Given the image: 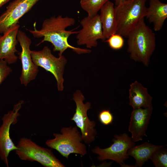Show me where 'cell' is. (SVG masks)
I'll use <instances>...</instances> for the list:
<instances>
[{
    "mask_svg": "<svg viewBox=\"0 0 167 167\" xmlns=\"http://www.w3.org/2000/svg\"><path fill=\"white\" fill-rule=\"evenodd\" d=\"M153 110V108H140L133 109L130 117L128 130L131 137L134 142L142 140L143 136H147L146 131Z\"/></svg>",
    "mask_w": 167,
    "mask_h": 167,
    "instance_id": "obj_13",
    "label": "cell"
},
{
    "mask_svg": "<svg viewBox=\"0 0 167 167\" xmlns=\"http://www.w3.org/2000/svg\"><path fill=\"white\" fill-rule=\"evenodd\" d=\"M113 141L108 148H101L96 146L91 151L98 155L97 159L99 161L110 160L115 161L121 167H130L125 164L124 161L129 158L127 151L135 145V142L126 133L114 135Z\"/></svg>",
    "mask_w": 167,
    "mask_h": 167,
    "instance_id": "obj_7",
    "label": "cell"
},
{
    "mask_svg": "<svg viewBox=\"0 0 167 167\" xmlns=\"http://www.w3.org/2000/svg\"><path fill=\"white\" fill-rule=\"evenodd\" d=\"M125 0H114L116 6L122 3L125 1Z\"/></svg>",
    "mask_w": 167,
    "mask_h": 167,
    "instance_id": "obj_24",
    "label": "cell"
},
{
    "mask_svg": "<svg viewBox=\"0 0 167 167\" xmlns=\"http://www.w3.org/2000/svg\"><path fill=\"white\" fill-rule=\"evenodd\" d=\"M98 118L100 122L103 124L108 125L112 124L113 120V116L109 109H105L99 113Z\"/></svg>",
    "mask_w": 167,
    "mask_h": 167,
    "instance_id": "obj_22",
    "label": "cell"
},
{
    "mask_svg": "<svg viewBox=\"0 0 167 167\" xmlns=\"http://www.w3.org/2000/svg\"><path fill=\"white\" fill-rule=\"evenodd\" d=\"M39 0H14L0 16V35L18 24L19 19L29 12Z\"/></svg>",
    "mask_w": 167,
    "mask_h": 167,
    "instance_id": "obj_12",
    "label": "cell"
},
{
    "mask_svg": "<svg viewBox=\"0 0 167 167\" xmlns=\"http://www.w3.org/2000/svg\"><path fill=\"white\" fill-rule=\"evenodd\" d=\"M73 99L76 108L71 120L74 121L77 127L80 130L83 140L86 144H90L95 140L97 135L95 128L96 123L94 120L91 121L87 115V111L91 108V104L88 101L84 103L85 97L79 90L74 93Z\"/></svg>",
    "mask_w": 167,
    "mask_h": 167,
    "instance_id": "obj_8",
    "label": "cell"
},
{
    "mask_svg": "<svg viewBox=\"0 0 167 167\" xmlns=\"http://www.w3.org/2000/svg\"><path fill=\"white\" fill-rule=\"evenodd\" d=\"M163 146L146 142L140 145H135L128 150L127 153L135 159V164L134 167H141L145 162L150 159L156 150Z\"/></svg>",
    "mask_w": 167,
    "mask_h": 167,
    "instance_id": "obj_18",
    "label": "cell"
},
{
    "mask_svg": "<svg viewBox=\"0 0 167 167\" xmlns=\"http://www.w3.org/2000/svg\"><path fill=\"white\" fill-rule=\"evenodd\" d=\"M150 159L156 167H167V149L164 146L158 149L153 153Z\"/></svg>",
    "mask_w": 167,
    "mask_h": 167,
    "instance_id": "obj_20",
    "label": "cell"
},
{
    "mask_svg": "<svg viewBox=\"0 0 167 167\" xmlns=\"http://www.w3.org/2000/svg\"><path fill=\"white\" fill-rule=\"evenodd\" d=\"M147 0H126L115 7L117 33L127 37L129 32L146 15Z\"/></svg>",
    "mask_w": 167,
    "mask_h": 167,
    "instance_id": "obj_3",
    "label": "cell"
},
{
    "mask_svg": "<svg viewBox=\"0 0 167 167\" xmlns=\"http://www.w3.org/2000/svg\"><path fill=\"white\" fill-rule=\"evenodd\" d=\"M54 138L47 140L45 144L49 147L58 151L62 156L68 158L72 153L85 155L87 152L86 145L82 143L81 134L77 126L63 127L60 133H54Z\"/></svg>",
    "mask_w": 167,
    "mask_h": 167,
    "instance_id": "obj_4",
    "label": "cell"
},
{
    "mask_svg": "<svg viewBox=\"0 0 167 167\" xmlns=\"http://www.w3.org/2000/svg\"><path fill=\"white\" fill-rule=\"evenodd\" d=\"M129 92V105L133 109L153 108L152 97L148 94L147 89L137 81L130 84Z\"/></svg>",
    "mask_w": 167,
    "mask_h": 167,
    "instance_id": "obj_15",
    "label": "cell"
},
{
    "mask_svg": "<svg viewBox=\"0 0 167 167\" xmlns=\"http://www.w3.org/2000/svg\"><path fill=\"white\" fill-rule=\"evenodd\" d=\"M8 64L4 60H0V85L12 71Z\"/></svg>",
    "mask_w": 167,
    "mask_h": 167,
    "instance_id": "obj_23",
    "label": "cell"
},
{
    "mask_svg": "<svg viewBox=\"0 0 167 167\" xmlns=\"http://www.w3.org/2000/svg\"><path fill=\"white\" fill-rule=\"evenodd\" d=\"M24 102L23 100L19 101L14 105L12 110L5 114L2 118V123L0 126V158L7 167L10 153L17 149L10 137L11 126L17 122V118L20 115L19 111Z\"/></svg>",
    "mask_w": 167,
    "mask_h": 167,
    "instance_id": "obj_9",
    "label": "cell"
},
{
    "mask_svg": "<svg viewBox=\"0 0 167 167\" xmlns=\"http://www.w3.org/2000/svg\"><path fill=\"white\" fill-rule=\"evenodd\" d=\"M99 15L105 40L117 33V21L114 4L109 1L101 8Z\"/></svg>",
    "mask_w": 167,
    "mask_h": 167,
    "instance_id": "obj_16",
    "label": "cell"
},
{
    "mask_svg": "<svg viewBox=\"0 0 167 167\" xmlns=\"http://www.w3.org/2000/svg\"><path fill=\"white\" fill-rule=\"evenodd\" d=\"M80 24L82 28L77 34V45H86L91 49L97 45L98 40H105L99 14L93 16L88 15L80 21Z\"/></svg>",
    "mask_w": 167,
    "mask_h": 167,
    "instance_id": "obj_11",
    "label": "cell"
},
{
    "mask_svg": "<svg viewBox=\"0 0 167 167\" xmlns=\"http://www.w3.org/2000/svg\"><path fill=\"white\" fill-rule=\"evenodd\" d=\"M10 0H0V8Z\"/></svg>",
    "mask_w": 167,
    "mask_h": 167,
    "instance_id": "obj_25",
    "label": "cell"
},
{
    "mask_svg": "<svg viewBox=\"0 0 167 167\" xmlns=\"http://www.w3.org/2000/svg\"><path fill=\"white\" fill-rule=\"evenodd\" d=\"M17 38L21 48L18 54L22 70L19 78L21 84L27 86L31 81L35 79L39 72L38 66L33 62L31 54V39L23 31L19 30Z\"/></svg>",
    "mask_w": 167,
    "mask_h": 167,
    "instance_id": "obj_10",
    "label": "cell"
},
{
    "mask_svg": "<svg viewBox=\"0 0 167 167\" xmlns=\"http://www.w3.org/2000/svg\"><path fill=\"white\" fill-rule=\"evenodd\" d=\"M16 146L15 153L21 160L36 161L45 167H65L51 149L42 147L30 139L20 138Z\"/></svg>",
    "mask_w": 167,
    "mask_h": 167,
    "instance_id": "obj_5",
    "label": "cell"
},
{
    "mask_svg": "<svg viewBox=\"0 0 167 167\" xmlns=\"http://www.w3.org/2000/svg\"><path fill=\"white\" fill-rule=\"evenodd\" d=\"M145 17L153 24L154 31H160L167 17V4L160 0H149Z\"/></svg>",
    "mask_w": 167,
    "mask_h": 167,
    "instance_id": "obj_17",
    "label": "cell"
},
{
    "mask_svg": "<svg viewBox=\"0 0 167 167\" xmlns=\"http://www.w3.org/2000/svg\"><path fill=\"white\" fill-rule=\"evenodd\" d=\"M105 41L110 47L113 50H119L123 47L124 41L122 36L116 33L112 35Z\"/></svg>",
    "mask_w": 167,
    "mask_h": 167,
    "instance_id": "obj_21",
    "label": "cell"
},
{
    "mask_svg": "<svg viewBox=\"0 0 167 167\" xmlns=\"http://www.w3.org/2000/svg\"><path fill=\"white\" fill-rule=\"evenodd\" d=\"M31 54L34 63L51 72L56 79L58 91H63L64 81L63 75L67 62L66 58L62 55L58 58L55 57L46 46L40 51L31 50Z\"/></svg>",
    "mask_w": 167,
    "mask_h": 167,
    "instance_id": "obj_6",
    "label": "cell"
},
{
    "mask_svg": "<svg viewBox=\"0 0 167 167\" xmlns=\"http://www.w3.org/2000/svg\"><path fill=\"white\" fill-rule=\"evenodd\" d=\"M75 23V19L72 17L62 15L57 16H53L45 19L40 30L37 29L36 24H34V29H26L36 38L43 37V39L36 46H38L45 41L51 43L54 48V52H58V56L67 49L70 48L79 54L90 53L91 51L88 49H83L74 47L69 44L68 39L71 35L77 34L79 31H73L66 30L67 28L73 25Z\"/></svg>",
    "mask_w": 167,
    "mask_h": 167,
    "instance_id": "obj_1",
    "label": "cell"
},
{
    "mask_svg": "<svg viewBox=\"0 0 167 167\" xmlns=\"http://www.w3.org/2000/svg\"><path fill=\"white\" fill-rule=\"evenodd\" d=\"M109 0H80L82 8L87 12L88 16H93L98 14L101 8Z\"/></svg>",
    "mask_w": 167,
    "mask_h": 167,
    "instance_id": "obj_19",
    "label": "cell"
},
{
    "mask_svg": "<svg viewBox=\"0 0 167 167\" xmlns=\"http://www.w3.org/2000/svg\"><path fill=\"white\" fill-rule=\"evenodd\" d=\"M19 27L17 24L9 28L3 35H0V60H4L8 64L15 63L18 58L15 53L18 52L16 46L18 42L17 36Z\"/></svg>",
    "mask_w": 167,
    "mask_h": 167,
    "instance_id": "obj_14",
    "label": "cell"
},
{
    "mask_svg": "<svg viewBox=\"0 0 167 167\" xmlns=\"http://www.w3.org/2000/svg\"><path fill=\"white\" fill-rule=\"evenodd\" d=\"M126 38L130 58L148 66L155 49L156 38L152 30L146 24L144 19L129 32Z\"/></svg>",
    "mask_w": 167,
    "mask_h": 167,
    "instance_id": "obj_2",
    "label": "cell"
}]
</instances>
